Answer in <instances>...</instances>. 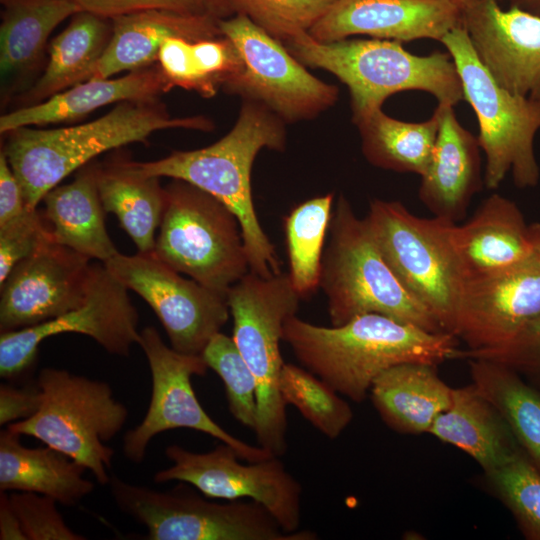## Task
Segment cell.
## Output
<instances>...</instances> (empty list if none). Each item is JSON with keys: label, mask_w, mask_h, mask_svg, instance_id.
Instances as JSON below:
<instances>
[{"label": "cell", "mask_w": 540, "mask_h": 540, "mask_svg": "<svg viewBox=\"0 0 540 540\" xmlns=\"http://www.w3.org/2000/svg\"><path fill=\"white\" fill-rule=\"evenodd\" d=\"M112 35V20L79 11L48 46L43 73L18 96L16 108L43 102L89 80Z\"/></svg>", "instance_id": "30"}, {"label": "cell", "mask_w": 540, "mask_h": 540, "mask_svg": "<svg viewBox=\"0 0 540 540\" xmlns=\"http://www.w3.org/2000/svg\"><path fill=\"white\" fill-rule=\"evenodd\" d=\"M439 125L431 161L421 176L419 199L434 217L457 223L481 190L478 139L459 122L454 106L438 103Z\"/></svg>", "instance_id": "22"}, {"label": "cell", "mask_w": 540, "mask_h": 540, "mask_svg": "<svg viewBox=\"0 0 540 540\" xmlns=\"http://www.w3.org/2000/svg\"><path fill=\"white\" fill-rule=\"evenodd\" d=\"M165 456L172 465L154 474L155 483L185 482L209 498H249L263 505L285 532L299 530L302 487L278 456L242 464L236 450L223 442L206 453L172 444Z\"/></svg>", "instance_id": "15"}, {"label": "cell", "mask_w": 540, "mask_h": 540, "mask_svg": "<svg viewBox=\"0 0 540 540\" xmlns=\"http://www.w3.org/2000/svg\"><path fill=\"white\" fill-rule=\"evenodd\" d=\"M453 388L438 375L437 365L407 362L392 366L374 380L370 396L384 423L398 433H428L452 402Z\"/></svg>", "instance_id": "28"}, {"label": "cell", "mask_w": 540, "mask_h": 540, "mask_svg": "<svg viewBox=\"0 0 540 540\" xmlns=\"http://www.w3.org/2000/svg\"><path fill=\"white\" fill-rule=\"evenodd\" d=\"M279 391L286 405H293L316 430L331 440L338 438L353 419L349 403L304 367L285 363Z\"/></svg>", "instance_id": "36"}, {"label": "cell", "mask_w": 540, "mask_h": 540, "mask_svg": "<svg viewBox=\"0 0 540 540\" xmlns=\"http://www.w3.org/2000/svg\"><path fill=\"white\" fill-rule=\"evenodd\" d=\"M466 360L472 384L496 408L540 471V392L503 363L482 358Z\"/></svg>", "instance_id": "33"}, {"label": "cell", "mask_w": 540, "mask_h": 540, "mask_svg": "<svg viewBox=\"0 0 540 540\" xmlns=\"http://www.w3.org/2000/svg\"><path fill=\"white\" fill-rule=\"evenodd\" d=\"M461 80L464 100L475 112L479 146L485 155L484 184L496 189L511 172L518 188L535 187L540 169L534 139L540 129V99L513 94L501 87L479 60L461 25L440 41Z\"/></svg>", "instance_id": "7"}, {"label": "cell", "mask_w": 540, "mask_h": 540, "mask_svg": "<svg viewBox=\"0 0 540 540\" xmlns=\"http://www.w3.org/2000/svg\"><path fill=\"white\" fill-rule=\"evenodd\" d=\"M0 539L26 540L20 522L9 504L6 492H1L0 497Z\"/></svg>", "instance_id": "46"}, {"label": "cell", "mask_w": 540, "mask_h": 540, "mask_svg": "<svg viewBox=\"0 0 540 540\" xmlns=\"http://www.w3.org/2000/svg\"><path fill=\"white\" fill-rule=\"evenodd\" d=\"M0 2V95L6 107L36 81L52 31L81 10L70 0Z\"/></svg>", "instance_id": "23"}, {"label": "cell", "mask_w": 540, "mask_h": 540, "mask_svg": "<svg viewBox=\"0 0 540 540\" xmlns=\"http://www.w3.org/2000/svg\"><path fill=\"white\" fill-rule=\"evenodd\" d=\"M540 316V261L535 255L508 270L466 280L454 336L467 350L501 346Z\"/></svg>", "instance_id": "19"}, {"label": "cell", "mask_w": 540, "mask_h": 540, "mask_svg": "<svg viewBox=\"0 0 540 540\" xmlns=\"http://www.w3.org/2000/svg\"><path fill=\"white\" fill-rule=\"evenodd\" d=\"M209 12L219 18L232 11L228 0H205Z\"/></svg>", "instance_id": "47"}, {"label": "cell", "mask_w": 540, "mask_h": 540, "mask_svg": "<svg viewBox=\"0 0 540 540\" xmlns=\"http://www.w3.org/2000/svg\"><path fill=\"white\" fill-rule=\"evenodd\" d=\"M81 11H87L104 18L144 10H170L188 14H211L205 0H70ZM212 15V14H211ZM216 17V16H215Z\"/></svg>", "instance_id": "43"}, {"label": "cell", "mask_w": 540, "mask_h": 540, "mask_svg": "<svg viewBox=\"0 0 540 540\" xmlns=\"http://www.w3.org/2000/svg\"><path fill=\"white\" fill-rule=\"evenodd\" d=\"M91 259L48 239L0 284V332L54 319L85 298Z\"/></svg>", "instance_id": "17"}, {"label": "cell", "mask_w": 540, "mask_h": 540, "mask_svg": "<svg viewBox=\"0 0 540 540\" xmlns=\"http://www.w3.org/2000/svg\"><path fill=\"white\" fill-rule=\"evenodd\" d=\"M301 296L288 273L262 277L249 271L227 292L232 338L257 383L259 446L274 456L287 451V413L279 391L284 366L280 351L285 321L296 315Z\"/></svg>", "instance_id": "6"}, {"label": "cell", "mask_w": 540, "mask_h": 540, "mask_svg": "<svg viewBox=\"0 0 540 540\" xmlns=\"http://www.w3.org/2000/svg\"><path fill=\"white\" fill-rule=\"evenodd\" d=\"M451 241L465 282L531 259L540 244V222L527 224L512 200L493 193L468 221L452 225Z\"/></svg>", "instance_id": "21"}, {"label": "cell", "mask_w": 540, "mask_h": 540, "mask_svg": "<svg viewBox=\"0 0 540 540\" xmlns=\"http://www.w3.org/2000/svg\"><path fill=\"white\" fill-rule=\"evenodd\" d=\"M41 405V389L37 380L21 387L0 385V425L25 420L33 416Z\"/></svg>", "instance_id": "44"}, {"label": "cell", "mask_w": 540, "mask_h": 540, "mask_svg": "<svg viewBox=\"0 0 540 540\" xmlns=\"http://www.w3.org/2000/svg\"><path fill=\"white\" fill-rule=\"evenodd\" d=\"M489 487L511 511L526 539L540 540V471L525 452L484 473Z\"/></svg>", "instance_id": "37"}, {"label": "cell", "mask_w": 540, "mask_h": 540, "mask_svg": "<svg viewBox=\"0 0 540 540\" xmlns=\"http://www.w3.org/2000/svg\"><path fill=\"white\" fill-rule=\"evenodd\" d=\"M220 18L170 10H144L112 18V35L90 79L110 78L155 64L166 39L222 36Z\"/></svg>", "instance_id": "24"}, {"label": "cell", "mask_w": 540, "mask_h": 540, "mask_svg": "<svg viewBox=\"0 0 540 540\" xmlns=\"http://www.w3.org/2000/svg\"><path fill=\"white\" fill-rule=\"evenodd\" d=\"M237 49L242 68L224 86L243 100L261 103L285 123L309 120L334 106L339 90L313 76L286 48L247 16L219 19Z\"/></svg>", "instance_id": "12"}, {"label": "cell", "mask_w": 540, "mask_h": 540, "mask_svg": "<svg viewBox=\"0 0 540 540\" xmlns=\"http://www.w3.org/2000/svg\"><path fill=\"white\" fill-rule=\"evenodd\" d=\"M319 287L327 297L331 326L376 313L429 332H444L433 315L397 279L382 256L367 219L356 216L343 194L334 206Z\"/></svg>", "instance_id": "5"}, {"label": "cell", "mask_w": 540, "mask_h": 540, "mask_svg": "<svg viewBox=\"0 0 540 540\" xmlns=\"http://www.w3.org/2000/svg\"><path fill=\"white\" fill-rule=\"evenodd\" d=\"M285 124L261 103L243 100L234 126L215 143L195 150L173 151L154 161L130 159V163L145 175L186 181L223 202L240 223L250 271L269 277L282 272L281 261L258 219L251 172L261 150H285Z\"/></svg>", "instance_id": "2"}, {"label": "cell", "mask_w": 540, "mask_h": 540, "mask_svg": "<svg viewBox=\"0 0 540 540\" xmlns=\"http://www.w3.org/2000/svg\"><path fill=\"white\" fill-rule=\"evenodd\" d=\"M142 348L151 372L152 394L143 420L123 437L124 456L140 464L156 435L177 428H189L233 447L240 458L257 462L274 455L261 446H252L236 438L216 423L198 401L191 384L193 375L203 376L208 366L202 355H189L166 345L157 329L140 332Z\"/></svg>", "instance_id": "13"}, {"label": "cell", "mask_w": 540, "mask_h": 540, "mask_svg": "<svg viewBox=\"0 0 540 540\" xmlns=\"http://www.w3.org/2000/svg\"><path fill=\"white\" fill-rule=\"evenodd\" d=\"M461 24L492 78L509 92L540 99V15L499 0H472Z\"/></svg>", "instance_id": "18"}, {"label": "cell", "mask_w": 540, "mask_h": 540, "mask_svg": "<svg viewBox=\"0 0 540 540\" xmlns=\"http://www.w3.org/2000/svg\"><path fill=\"white\" fill-rule=\"evenodd\" d=\"M159 178L137 171L124 157L98 163L97 187L103 208L118 218L140 253L153 252L162 220L166 195Z\"/></svg>", "instance_id": "31"}, {"label": "cell", "mask_w": 540, "mask_h": 540, "mask_svg": "<svg viewBox=\"0 0 540 540\" xmlns=\"http://www.w3.org/2000/svg\"><path fill=\"white\" fill-rule=\"evenodd\" d=\"M157 64L171 87L213 97L242 68L240 55L225 36L189 40L171 37L162 44Z\"/></svg>", "instance_id": "34"}, {"label": "cell", "mask_w": 540, "mask_h": 540, "mask_svg": "<svg viewBox=\"0 0 540 540\" xmlns=\"http://www.w3.org/2000/svg\"><path fill=\"white\" fill-rule=\"evenodd\" d=\"M153 254L179 273L227 295L249 271L240 223L220 200L180 179L165 187Z\"/></svg>", "instance_id": "9"}, {"label": "cell", "mask_w": 540, "mask_h": 540, "mask_svg": "<svg viewBox=\"0 0 540 540\" xmlns=\"http://www.w3.org/2000/svg\"><path fill=\"white\" fill-rule=\"evenodd\" d=\"M428 433L467 453L484 473L525 452L503 417L473 384L453 389L450 407L436 417Z\"/></svg>", "instance_id": "27"}, {"label": "cell", "mask_w": 540, "mask_h": 540, "mask_svg": "<svg viewBox=\"0 0 540 540\" xmlns=\"http://www.w3.org/2000/svg\"><path fill=\"white\" fill-rule=\"evenodd\" d=\"M36 380L41 389L38 411L7 428L64 453L107 485L114 450L106 442L124 427L126 406L114 398L107 382L64 369L43 368Z\"/></svg>", "instance_id": "8"}, {"label": "cell", "mask_w": 540, "mask_h": 540, "mask_svg": "<svg viewBox=\"0 0 540 540\" xmlns=\"http://www.w3.org/2000/svg\"><path fill=\"white\" fill-rule=\"evenodd\" d=\"M536 257L540 261V244L538 245L537 250H536Z\"/></svg>", "instance_id": "49"}, {"label": "cell", "mask_w": 540, "mask_h": 540, "mask_svg": "<svg viewBox=\"0 0 540 540\" xmlns=\"http://www.w3.org/2000/svg\"><path fill=\"white\" fill-rule=\"evenodd\" d=\"M449 1L456 4L462 9L463 6H465L467 3H469L472 0H449Z\"/></svg>", "instance_id": "48"}, {"label": "cell", "mask_w": 540, "mask_h": 540, "mask_svg": "<svg viewBox=\"0 0 540 540\" xmlns=\"http://www.w3.org/2000/svg\"><path fill=\"white\" fill-rule=\"evenodd\" d=\"M139 315L128 289L106 268L93 262L87 292L76 308L38 325L0 335V376L18 380L35 365L41 342L64 333L95 340L110 354L128 356L140 342Z\"/></svg>", "instance_id": "14"}, {"label": "cell", "mask_w": 540, "mask_h": 540, "mask_svg": "<svg viewBox=\"0 0 540 540\" xmlns=\"http://www.w3.org/2000/svg\"><path fill=\"white\" fill-rule=\"evenodd\" d=\"M211 131L213 122L202 115L173 117L157 100L125 101L104 116L56 129L21 127L6 134L2 151L17 177L28 208L71 173L98 155L130 143L146 142L165 129Z\"/></svg>", "instance_id": "3"}, {"label": "cell", "mask_w": 540, "mask_h": 540, "mask_svg": "<svg viewBox=\"0 0 540 540\" xmlns=\"http://www.w3.org/2000/svg\"><path fill=\"white\" fill-rule=\"evenodd\" d=\"M43 214L28 209L14 220L0 225V284L13 267L51 239Z\"/></svg>", "instance_id": "42"}, {"label": "cell", "mask_w": 540, "mask_h": 540, "mask_svg": "<svg viewBox=\"0 0 540 540\" xmlns=\"http://www.w3.org/2000/svg\"><path fill=\"white\" fill-rule=\"evenodd\" d=\"M171 89L158 64L122 77L89 79L38 104L4 113L0 117V133L76 120L112 103L157 100Z\"/></svg>", "instance_id": "25"}, {"label": "cell", "mask_w": 540, "mask_h": 540, "mask_svg": "<svg viewBox=\"0 0 540 540\" xmlns=\"http://www.w3.org/2000/svg\"><path fill=\"white\" fill-rule=\"evenodd\" d=\"M333 205L334 193H327L298 204L284 218L288 275L301 298L314 293L320 285Z\"/></svg>", "instance_id": "35"}, {"label": "cell", "mask_w": 540, "mask_h": 540, "mask_svg": "<svg viewBox=\"0 0 540 540\" xmlns=\"http://www.w3.org/2000/svg\"><path fill=\"white\" fill-rule=\"evenodd\" d=\"M482 358L517 371L540 392V316L530 321L509 342L494 348L460 350L458 359Z\"/></svg>", "instance_id": "41"}, {"label": "cell", "mask_w": 540, "mask_h": 540, "mask_svg": "<svg viewBox=\"0 0 540 540\" xmlns=\"http://www.w3.org/2000/svg\"><path fill=\"white\" fill-rule=\"evenodd\" d=\"M237 13L251 19L268 34L285 43L310 29L336 0H228Z\"/></svg>", "instance_id": "39"}, {"label": "cell", "mask_w": 540, "mask_h": 540, "mask_svg": "<svg viewBox=\"0 0 540 540\" xmlns=\"http://www.w3.org/2000/svg\"><path fill=\"white\" fill-rule=\"evenodd\" d=\"M202 357L208 368L223 381L231 415L254 431L258 414L257 383L233 338L217 333L205 347Z\"/></svg>", "instance_id": "38"}, {"label": "cell", "mask_w": 540, "mask_h": 540, "mask_svg": "<svg viewBox=\"0 0 540 540\" xmlns=\"http://www.w3.org/2000/svg\"><path fill=\"white\" fill-rule=\"evenodd\" d=\"M361 138L362 153L373 166L399 173L426 172L432 158L439 119L422 122L402 121L382 109L355 123Z\"/></svg>", "instance_id": "32"}, {"label": "cell", "mask_w": 540, "mask_h": 540, "mask_svg": "<svg viewBox=\"0 0 540 540\" xmlns=\"http://www.w3.org/2000/svg\"><path fill=\"white\" fill-rule=\"evenodd\" d=\"M104 264L152 308L170 346L180 353L202 355L229 319L227 295L182 277L152 252L118 253Z\"/></svg>", "instance_id": "16"}, {"label": "cell", "mask_w": 540, "mask_h": 540, "mask_svg": "<svg viewBox=\"0 0 540 540\" xmlns=\"http://www.w3.org/2000/svg\"><path fill=\"white\" fill-rule=\"evenodd\" d=\"M115 505L142 524L148 540H316L310 530L285 532L255 501H208L181 482L168 491L128 483L111 476Z\"/></svg>", "instance_id": "11"}, {"label": "cell", "mask_w": 540, "mask_h": 540, "mask_svg": "<svg viewBox=\"0 0 540 540\" xmlns=\"http://www.w3.org/2000/svg\"><path fill=\"white\" fill-rule=\"evenodd\" d=\"M459 25L461 8L449 0H336L308 34L321 42L353 35L440 42Z\"/></svg>", "instance_id": "20"}, {"label": "cell", "mask_w": 540, "mask_h": 540, "mask_svg": "<svg viewBox=\"0 0 540 540\" xmlns=\"http://www.w3.org/2000/svg\"><path fill=\"white\" fill-rule=\"evenodd\" d=\"M97 168L93 160L78 169L70 183L47 192L42 214L54 242L105 263L119 252L105 226Z\"/></svg>", "instance_id": "26"}, {"label": "cell", "mask_w": 540, "mask_h": 540, "mask_svg": "<svg viewBox=\"0 0 540 540\" xmlns=\"http://www.w3.org/2000/svg\"><path fill=\"white\" fill-rule=\"evenodd\" d=\"M26 540H84L74 532L57 509L56 501L33 492H15L8 496Z\"/></svg>", "instance_id": "40"}, {"label": "cell", "mask_w": 540, "mask_h": 540, "mask_svg": "<svg viewBox=\"0 0 540 540\" xmlns=\"http://www.w3.org/2000/svg\"><path fill=\"white\" fill-rule=\"evenodd\" d=\"M303 65L326 70L344 83L350 94L355 124L396 93L419 90L438 103L455 106L464 100L461 80L450 54L415 55L401 42L385 39H342L321 42L308 33L283 43Z\"/></svg>", "instance_id": "4"}, {"label": "cell", "mask_w": 540, "mask_h": 540, "mask_svg": "<svg viewBox=\"0 0 540 540\" xmlns=\"http://www.w3.org/2000/svg\"><path fill=\"white\" fill-rule=\"evenodd\" d=\"M20 436L8 428L0 433L1 492H33L72 507L94 490L84 466L47 445L26 447Z\"/></svg>", "instance_id": "29"}, {"label": "cell", "mask_w": 540, "mask_h": 540, "mask_svg": "<svg viewBox=\"0 0 540 540\" xmlns=\"http://www.w3.org/2000/svg\"><path fill=\"white\" fill-rule=\"evenodd\" d=\"M386 263L404 288L454 335L464 276L451 221L412 214L399 201L374 199L365 217Z\"/></svg>", "instance_id": "10"}, {"label": "cell", "mask_w": 540, "mask_h": 540, "mask_svg": "<svg viewBox=\"0 0 540 540\" xmlns=\"http://www.w3.org/2000/svg\"><path fill=\"white\" fill-rule=\"evenodd\" d=\"M283 341L304 368L353 402L361 403L386 369L407 362L439 365L458 359V338L369 313L324 327L289 317Z\"/></svg>", "instance_id": "1"}, {"label": "cell", "mask_w": 540, "mask_h": 540, "mask_svg": "<svg viewBox=\"0 0 540 540\" xmlns=\"http://www.w3.org/2000/svg\"><path fill=\"white\" fill-rule=\"evenodd\" d=\"M28 208L22 187L5 153H0V225L21 216Z\"/></svg>", "instance_id": "45"}]
</instances>
